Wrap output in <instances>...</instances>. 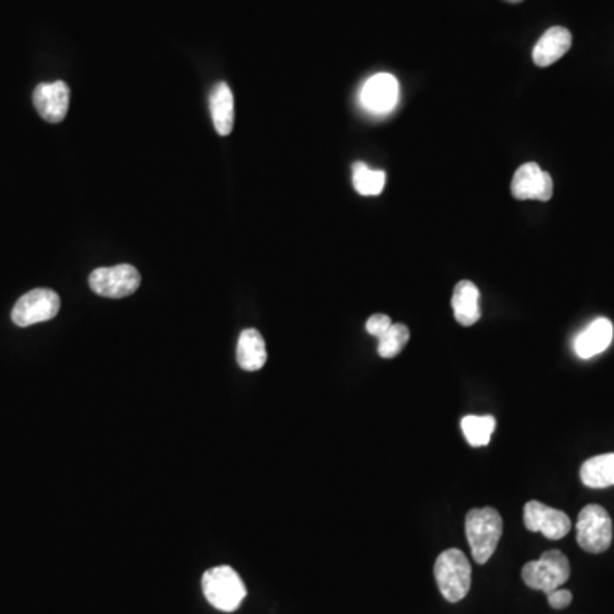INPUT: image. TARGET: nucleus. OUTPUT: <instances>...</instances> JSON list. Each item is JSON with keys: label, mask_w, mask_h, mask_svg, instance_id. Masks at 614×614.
I'll list each match as a JSON object with an SVG mask.
<instances>
[{"label": "nucleus", "mask_w": 614, "mask_h": 614, "mask_svg": "<svg viewBox=\"0 0 614 614\" xmlns=\"http://www.w3.org/2000/svg\"><path fill=\"white\" fill-rule=\"evenodd\" d=\"M202 587L207 601L224 613L236 611L248 594L238 572L227 565L207 570L202 577Z\"/></svg>", "instance_id": "3"}, {"label": "nucleus", "mask_w": 614, "mask_h": 614, "mask_svg": "<svg viewBox=\"0 0 614 614\" xmlns=\"http://www.w3.org/2000/svg\"><path fill=\"white\" fill-rule=\"evenodd\" d=\"M60 311V297L50 289H35L24 294L12 309V321L21 328L45 323Z\"/></svg>", "instance_id": "7"}, {"label": "nucleus", "mask_w": 614, "mask_h": 614, "mask_svg": "<svg viewBox=\"0 0 614 614\" xmlns=\"http://www.w3.org/2000/svg\"><path fill=\"white\" fill-rule=\"evenodd\" d=\"M89 285L98 296L123 299L132 296L140 287V273L132 265L98 268L89 275Z\"/></svg>", "instance_id": "6"}, {"label": "nucleus", "mask_w": 614, "mask_h": 614, "mask_svg": "<svg viewBox=\"0 0 614 614\" xmlns=\"http://www.w3.org/2000/svg\"><path fill=\"white\" fill-rule=\"evenodd\" d=\"M502 533H504V521H502L499 510L493 507H483V509H473L468 512L466 538H468L471 553L478 565H485L492 558L499 546Z\"/></svg>", "instance_id": "1"}, {"label": "nucleus", "mask_w": 614, "mask_h": 614, "mask_svg": "<svg viewBox=\"0 0 614 614\" xmlns=\"http://www.w3.org/2000/svg\"><path fill=\"white\" fill-rule=\"evenodd\" d=\"M393 325L391 323V318L386 316V314H374L371 318L367 319V323H365V330L367 333L372 336H383L386 331L389 330V326Z\"/></svg>", "instance_id": "21"}, {"label": "nucleus", "mask_w": 614, "mask_h": 614, "mask_svg": "<svg viewBox=\"0 0 614 614\" xmlns=\"http://www.w3.org/2000/svg\"><path fill=\"white\" fill-rule=\"evenodd\" d=\"M548 596V603H550L551 608L553 609H565L570 606L572 603V592L567 591V589H555V591H551L550 594H546Z\"/></svg>", "instance_id": "22"}, {"label": "nucleus", "mask_w": 614, "mask_h": 614, "mask_svg": "<svg viewBox=\"0 0 614 614\" xmlns=\"http://www.w3.org/2000/svg\"><path fill=\"white\" fill-rule=\"evenodd\" d=\"M362 103L372 113H388L400 98V84L391 74H376L362 87Z\"/></svg>", "instance_id": "11"}, {"label": "nucleus", "mask_w": 614, "mask_h": 614, "mask_svg": "<svg viewBox=\"0 0 614 614\" xmlns=\"http://www.w3.org/2000/svg\"><path fill=\"white\" fill-rule=\"evenodd\" d=\"M435 582L449 603H459L471 589V563L463 551H442L434 565Z\"/></svg>", "instance_id": "2"}, {"label": "nucleus", "mask_w": 614, "mask_h": 614, "mask_svg": "<svg viewBox=\"0 0 614 614\" xmlns=\"http://www.w3.org/2000/svg\"><path fill=\"white\" fill-rule=\"evenodd\" d=\"M512 195L517 200L548 202L553 197V180L550 173L536 163L522 164L512 178Z\"/></svg>", "instance_id": "9"}, {"label": "nucleus", "mask_w": 614, "mask_h": 614, "mask_svg": "<svg viewBox=\"0 0 614 614\" xmlns=\"http://www.w3.org/2000/svg\"><path fill=\"white\" fill-rule=\"evenodd\" d=\"M210 115L217 134L226 137L234 128V94L226 82H221L210 93Z\"/></svg>", "instance_id": "15"}, {"label": "nucleus", "mask_w": 614, "mask_h": 614, "mask_svg": "<svg viewBox=\"0 0 614 614\" xmlns=\"http://www.w3.org/2000/svg\"><path fill=\"white\" fill-rule=\"evenodd\" d=\"M410 342V330L405 325H391L383 336H379L377 352L383 359H394L401 354V350Z\"/></svg>", "instance_id": "20"}, {"label": "nucleus", "mask_w": 614, "mask_h": 614, "mask_svg": "<svg viewBox=\"0 0 614 614\" xmlns=\"http://www.w3.org/2000/svg\"><path fill=\"white\" fill-rule=\"evenodd\" d=\"M505 2H510V4H519V2H524V0H505Z\"/></svg>", "instance_id": "23"}, {"label": "nucleus", "mask_w": 614, "mask_h": 614, "mask_svg": "<svg viewBox=\"0 0 614 614\" xmlns=\"http://www.w3.org/2000/svg\"><path fill=\"white\" fill-rule=\"evenodd\" d=\"M572 47V33L563 26H553L539 38L533 50L534 64L538 67H550Z\"/></svg>", "instance_id": "13"}, {"label": "nucleus", "mask_w": 614, "mask_h": 614, "mask_svg": "<svg viewBox=\"0 0 614 614\" xmlns=\"http://www.w3.org/2000/svg\"><path fill=\"white\" fill-rule=\"evenodd\" d=\"M580 480L589 488L614 487V454L587 459L580 468Z\"/></svg>", "instance_id": "17"}, {"label": "nucleus", "mask_w": 614, "mask_h": 614, "mask_svg": "<svg viewBox=\"0 0 614 614\" xmlns=\"http://www.w3.org/2000/svg\"><path fill=\"white\" fill-rule=\"evenodd\" d=\"M33 103H35L38 115L45 122H64L65 116L69 113V86L62 81L40 84V86H36L35 93H33Z\"/></svg>", "instance_id": "10"}, {"label": "nucleus", "mask_w": 614, "mask_h": 614, "mask_svg": "<svg viewBox=\"0 0 614 614\" xmlns=\"http://www.w3.org/2000/svg\"><path fill=\"white\" fill-rule=\"evenodd\" d=\"M497 427V420L492 415L485 417H476V415H468L461 420V429H463L466 441L470 442V446L483 447L487 446L492 439L493 430Z\"/></svg>", "instance_id": "18"}, {"label": "nucleus", "mask_w": 614, "mask_h": 614, "mask_svg": "<svg viewBox=\"0 0 614 614\" xmlns=\"http://www.w3.org/2000/svg\"><path fill=\"white\" fill-rule=\"evenodd\" d=\"M352 171H354L355 190L360 195L376 197L379 193H383L384 185H386V173L384 171L371 169L367 164L360 163V161L354 163Z\"/></svg>", "instance_id": "19"}, {"label": "nucleus", "mask_w": 614, "mask_h": 614, "mask_svg": "<svg viewBox=\"0 0 614 614\" xmlns=\"http://www.w3.org/2000/svg\"><path fill=\"white\" fill-rule=\"evenodd\" d=\"M454 318L459 325L473 326L481 318L480 290L470 280H461L452 294Z\"/></svg>", "instance_id": "14"}, {"label": "nucleus", "mask_w": 614, "mask_h": 614, "mask_svg": "<svg viewBox=\"0 0 614 614\" xmlns=\"http://www.w3.org/2000/svg\"><path fill=\"white\" fill-rule=\"evenodd\" d=\"M613 541V521L601 505H586L577 519V543L587 553H604Z\"/></svg>", "instance_id": "5"}, {"label": "nucleus", "mask_w": 614, "mask_h": 614, "mask_svg": "<svg viewBox=\"0 0 614 614\" xmlns=\"http://www.w3.org/2000/svg\"><path fill=\"white\" fill-rule=\"evenodd\" d=\"M570 579V563L562 551H545L539 560L528 562L522 568V580L529 589L550 594Z\"/></svg>", "instance_id": "4"}, {"label": "nucleus", "mask_w": 614, "mask_h": 614, "mask_svg": "<svg viewBox=\"0 0 614 614\" xmlns=\"http://www.w3.org/2000/svg\"><path fill=\"white\" fill-rule=\"evenodd\" d=\"M238 364L248 372L260 371L267 364V345L260 331L244 330L238 340Z\"/></svg>", "instance_id": "16"}, {"label": "nucleus", "mask_w": 614, "mask_h": 614, "mask_svg": "<svg viewBox=\"0 0 614 614\" xmlns=\"http://www.w3.org/2000/svg\"><path fill=\"white\" fill-rule=\"evenodd\" d=\"M524 526L531 533H543L546 538L557 541L570 533L572 522L562 510L551 509L550 505L531 500L524 507Z\"/></svg>", "instance_id": "8"}, {"label": "nucleus", "mask_w": 614, "mask_h": 614, "mask_svg": "<svg viewBox=\"0 0 614 614\" xmlns=\"http://www.w3.org/2000/svg\"><path fill=\"white\" fill-rule=\"evenodd\" d=\"M613 333V323L609 319L597 318L575 338V354L579 355L580 359H592L603 354L613 342Z\"/></svg>", "instance_id": "12"}]
</instances>
